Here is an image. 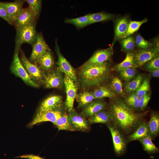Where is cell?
<instances>
[{
	"label": "cell",
	"mask_w": 159,
	"mask_h": 159,
	"mask_svg": "<svg viewBox=\"0 0 159 159\" xmlns=\"http://www.w3.org/2000/svg\"><path fill=\"white\" fill-rule=\"evenodd\" d=\"M112 117V124L123 135H130L143 121V115L135 112L125 102L119 100L113 102L110 110Z\"/></svg>",
	"instance_id": "obj_1"
},
{
	"label": "cell",
	"mask_w": 159,
	"mask_h": 159,
	"mask_svg": "<svg viewBox=\"0 0 159 159\" xmlns=\"http://www.w3.org/2000/svg\"><path fill=\"white\" fill-rule=\"evenodd\" d=\"M109 68L106 62L101 64H84L80 68L79 75L81 82L85 87L97 85L108 77Z\"/></svg>",
	"instance_id": "obj_2"
},
{
	"label": "cell",
	"mask_w": 159,
	"mask_h": 159,
	"mask_svg": "<svg viewBox=\"0 0 159 159\" xmlns=\"http://www.w3.org/2000/svg\"><path fill=\"white\" fill-rule=\"evenodd\" d=\"M35 22L16 29L15 49L19 50L21 45L24 43L33 44L36 41L37 34Z\"/></svg>",
	"instance_id": "obj_3"
},
{
	"label": "cell",
	"mask_w": 159,
	"mask_h": 159,
	"mask_svg": "<svg viewBox=\"0 0 159 159\" xmlns=\"http://www.w3.org/2000/svg\"><path fill=\"white\" fill-rule=\"evenodd\" d=\"M19 51L15 50L10 67L11 72L15 75L20 78L26 84L35 87H38V84L31 79L22 65L19 57Z\"/></svg>",
	"instance_id": "obj_4"
},
{
	"label": "cell",
	"mask_w": 159,
	"mask_h": 159,
	"mask_svg": "<svg viewBox=\"0 0 159 159\" xmlns=\"http://www.w3.org/2000/svg\"><path fill=\"white\" fill-rule=\"evenodd\" d=\"M106 125L111 133L116 155L120 156L124 155L126 151L127 140L124 135L112 124Z\"/></svg>",
	"instance_id": "obj_5"
},
{
	"label": "cell",
	"mask_w": 159,
	"mask_h": 159,
	"mask_svg": "<svg viewBox=\"0 0 159 159\" xmlns=\"http://www.w3.org/2000/svg\"><path fill=\"white\" fill-rule=\"evenodd\" d=\"M55 44V50L58 57L57 64L59 69L77 83V80L75 69L61 53L57 40Z\"/></svg>",
	"instance_id": "obj_6"
},
{
	"label": "cell",
	"mask_w": 159,
	"mask_h": 159,
	"mask_svg": "<svg viewBox=\"0 0 159 159\" xmlns=\"http://www.w3.org/2000/svg\"><path fill=\"white\" fill-rule=\"evenodd\" d=\"M158 56L159 49L154 47L147 49H139L134 53V67L135 68L140 67Z\"/></svg>",
	"instance_id": "obj_7"
},
{
	"label": "cell",
	"mask_w": 159,
	"mask_h": 159,
	"mask_svg": "<svg viewBox=\"0 0 159 159\" xmlns=\"http://www.w3.org/2000/svg\"><path fill=\"white\" fill-rule=\"evenodd\" d=\"M69 124L73 131H86L89 130V122L83 114L72 109L68 115Z\"/></svg>",
	"instance_id": "obj_8"
},
{
	"label": "cell",
	"mask_w": 159,
	"mask_h": 159,
	"mask_svg": "<svg viewBox=\"0 0 159 159\" xmlns=\"http://www.w3.org/2000/svg\"><path fill=\"white\" fill-rule=\"evenodd\" d=\"M42 82L47 88H60L64 83V79L60 71L58 69L43 74Z\"/></svg>",
	"instance_id": "obj_9"
},
{
	"label": "cell",
	"mask_w": 159,
	"mask_h": 159,
	"mask_svg": "<svg viewBox=\"0 0 159 159\" xmlns=\"http://www.w3.org/2000/svg\"><path fill=\"white\" fill-rule=\"evenodd\" d=\"M62 109L38 111L29 125L32 126L38 123L47 121L55 122L63 113Z\"/></svg>",
	"instance_id": "obj_10"
},
{
	"label": "cell",
	"mask_w": 159,
	"mask_h": 159,
	"mask_svg": "<svg viewBox=\"0 0 159 159\" xmlns=\"http://www.w3.org/2000/svg\"><path fill=\"white\" fill-rule=\"evenodd\" d=\"M20 61L26 71L33 81L37 83V82L42 81L43 75L42 71L37 65L32 63L22 51Z\"/></svg>",
	"instance_id": "obj_11"
},
{
	"label": "cell",
	"mask_w": 159,
	"mask_h": 159,
	"mask_svg": "<svg viewBox=\"0 0 159 159\" xmlns=\"http://www.w3.org/2000/svg\"><path fill=\"white\" fill-rule=\"evenodd\" d=\"M64 84L67 96L65 105L69 112L73 109L74 101L77 95V87L74 82L66 75L64 79Z\"/></svg>",
	"instance_id": "obj_12"
},
{
	"label": "cell",
	"mask_w": 159,
	"mask_h": 159,
	"mask_svg": "<svg viewBox=\"0 0 159 159\" xmlns=\"http://www.w3.org/2000/svg\"><path fill=\"white\" fill-rule=\"evenodd\" d=\"M32 46L29 59L31 62L35 63L38 59L50 49L41 34H37L36 40Z\"/></svg>",
	"instance_id": "obj_13"
},
{
	"label": "cell",
	"mask_w": 159,
	"mask_h": 159,
	"mask_svg": "<svg viewBox=\"0 0 159 159\" xmlns=\"http://www.w3.org/2000/svg\"><path fill=\"white\" fill-rule=\"evenodd\" d=\"M36 17L29 7L23 8L15 18L13 24L17 29L35 21Z\"/></svg>",
	"instance_id": "obj_14"
},
{
	"label": "cell",
	"mask_w": 159,
	"mask_h": 159,
	"mask_svg": "<svg viewBox=\"0 0 159 159\" xmlns=\"http://www.w3.org/2000/svg\"><path fill=\"white\" fill-rule=\"evenodd\" d=\"M113 45L107 49L98 50L85 63L87 64H95L105 62L112 55Z\"/></svg>",
	"instance_id": "obj_15"
},
{
	"label": "cell",
	"mask_w": 159,
	"mask_h": 159,
	"mask_svg": "<svg viewBox=\"0 0 159 159\" xmlns=\"http://www.w3.org/2000/svg\"><path fill=\"white\" fill-rule=\"evenodd\" d=\"M130 20L126 16L117 19L115 22L114 37L112 44L117 40L123 39L127 30Z\"/></svg>",
	"instance_id": "obj_16"
},
{
	"label": "cell",
	"mask_w": 159,
	"mask_h": 159,
	"mask_svg": "<svg viewBox=\"0 0 159 159\" xmlns=\"http://www.w3.org/2000/svg\"><path fill=\"white\" fill-rule=\"evenodd\" d=\"M62 104V98L61 96H51L42 102L38 111L61 109Z\"/></svg>",
	"instance_id": "obj_17"
},
{
	"label": "cell",
	"mask_w": 159,
	"mask_h": 159,
	"mask_svg": "<svg viewBox=\"0 0 159 159\" xmlns=\"http://www.w3.org/2000/svg\"><path fill=\"white\" fill-rule=\"evenodd\" d=\"M24 3L22 0H16L11 2H0V6L5 10L13 24L16 17L23 9Z\"/></svg>",
	"instance_id": "obj_18"
},
{
	"label": "cell",
	"mask_w": 159,
	"mask_h": 159,
	"mask_svg": "<svg viewBox=\"0 0 159 159\" xmlns=\"http://www.w3.org/2000/svg\"><path fill=\"white\" fill-rule=\"evenodd\" d=\"M35 64L42 71L52 70L54 66V61L51 49L48 50L40 57Z\"/></svg>",
	"instance_id": "obj_19"
},
{
	"label": "cell",
	"mask_w": 159,
	"mask_h": 159,
	"mask_svg": "<svg viewBox=\"0 0 159 159\" xmlns=\"http://www.w3.org/2000/svg\"><path fill=\"white\" fill-rule=\"evenodd\" d=\"M88 122L91 124L100 123L107 125L112 123V117L110 111L104 110L90 117Z\"/></svg>",
	"instance_id": "obj_20"
},
{
	"label": "cell",
	"mask_w": 159,
	"mask_h": 159,
	"mask_svg": "<svg viewBox=\"0 0 159 159\" xmlns=\"http://www.w3.org/2000/svg\"><path fill=\"white\" fill-rule=\"evenodd\" d=\"M105 103L103 101H92L84 107L83 114L85 116L90 117L96 113L105 110Z\"/></svg>",
	"instance_id": "obj_21"
},
{
	"label": "cell",
	"mask_w": 159,
	"mask_h": 159,
	"mask_svg": "<svg viewBox=\"0 0 159 159\" xmlns=\"http://www.w3.org/2000/svg\"><path fill=\"white\" fill-rule=\"evenodd\" d=\"M148 136L150 135L148 129L147 122L143 121L135 131L128 137V141L131 142L139 140Z\"/></svg>",
	"instance_id": "obj_22"
},
{
	"label": "cell",
	"mask_w": 159,
	"mask_h": 159,
	"mask_svg": "<svg viewBox=\"0 0 159 159\" xmlns=\"http://www.w3.org/2000/svg\"><path fill=\"white\" fill-rule=\"evenodd\" d=\"M147 122L150 136L153 139L157 136L159 132V115L156 113H151L150 119Z\"/></svg>",
	"instance_id": "obj_23"
},
{
	"label": "cell",
	"mask_w": 159,
	"mask_h": 159,
	"mask_svg": "<svg viewBox=\"0 0 159 159\" xmlns=\"http://www.w3.org/2000/svg\"><path fill=\"white\" fill-rule=\"evenodd\" d=\"M152 138L150 136H147L139 140L145 151L149 154L158 152L159 148L153 143Z\"/></svg>",
	"instance_id": "obj_24"
},
{
	"label": "cell",
	"mask_w": 159,
	"mask_h": 159,
	"mask_svg": "<svg viewBox=\"0 0 159 159\" xmlns=\"http://www.w3.org/2000/svg\"><path fill=\"white\" fill-rule=\"evenodd\" d=\"M90 24L94 23L110 20L113 18L114 15L110 13L100 12L88 14Z\"/></svg>",
	"instance_id": "obj_25"
},
{
	"label": "cell",
	"mask_w": 159,
	"mask_h": 159,
	"mask_svg": "<svg viewBox=\"0 0 159 159\" xmlns=\"http://www.w3.org/2000/svg\"><path fill=\"white\" fill-rule=\"evenodd\" d=\"M64 22L72 24L78 28H81L90 25L88 14L77 18L67 19Z\"/></svg>",
	"instance_id": "obj_26"
},
{
	"label": "cell",
	"mask_w": 159,
	"mask_h": 159,
	"mask_svg": "<svg viewBox=\"0 0 159 159\" xmlns=\"http://www.w3.org/2000/svg\"><path fill=\"white\" fill-rule=\"evenodd\" d=\"M95 99L105 97L112 98L115 95L112 91L105 86H100L95 90L92 93Z\"/></svg>",
	"instance_id": "obj_27"
},
{
	"label": "cell",
	"mask_w": 159,
	"mask_h": 159,
	"mask_svg": "<svg viewBox=\"0 0 159 159\" xmlns=\"http://www.w3.org/2000/svg\"><path fill=\"white\" fill-rule=\"evenodd\" d=\"M77 101L80 107H84L95 99L92 93L85 92L77 95Z\"/></svg>",
	"instance_id": "obj_28"
},
{
	"label": "cell",
	"mask_w": 159,
	"mask_h": 159,
	"mask_svg": "<svg viewBox=\"0 0 159 159\" xmlns=\"http://www.w3.org/2000/svg\"><path fill=\"white\" fill-rule=\"evenodd\" d=\"M134 53L132 52H128L127 53L125 59L115 67V69L119 71L124 69L129 68H134Z\"/></svg>",
	"instance_id": "obj_29"
},
{
	"label": "cell",
	"mask_w": 159,
	"mask_h": 159,
	"mask_svg": "<svg viewBox=\"0 0 159 159\" xmlns=\"http://www.w3.org/2000/svg\"><path fill=\"white\" fill-rule=\"evenodd\" d=\"M53 124L56 126L59 130L73 131L68 121V115L65 112H63L60 117Z\"/></svg>",
	"instance_id": "obj_30"
},
{
	"label": "cell",
	"mask_w": 159,
	"mask_h": 159,
	"mask_svg": "<svg viewBox=\"0 0 159 159\" xmlns=\"http://www.w3.org/2000/svg\"><path fill=\"white\" fill-rule=\"evenodd\" d=\"M148 21V19L145 18L140 21H133L130 20L129 22L127 31L124 38L132 35L137 32L140 26Z\"/></svg>",
	"instance_id": "obj_31"
},
{
	"label": "cell",
	"mask_w": 159,
	"mask_h": 159,
	"mask_svg": "<svg viewBox=\"0 0 159 159\" xmlns=\"http://www.w3.org/2000/svg\"><path fill=\"white\" fill-rule=\"evenodd\" d=\"M143 80V77L138 75L134 79L127 83L125 85V91L127 92L130 93L138 89Z\"/></svg>",
	"instance_id": "obj_32"
},
{
	"label": "cell",
	"mask_w": 159,
	"mask_h": 159,
	"mask_svg": "<svg viewBox=\"0 0 159 159\" xmlns=\"http://www.w3.org/2000/svg\"><path fill=\"white\" fill-rule=\"evenodd\" d=\"M120 40L122 49L127 52H132L135 46L134 37L132 35Z\"/></svg>",
	"instance_id": "obj_33"
},
{
	"label": "cell",
	"mask_w": 159,
	"mask_h": 159,
	"mask_svg": "<svg viewBox=\"0 0 159 159\" xmlns=\"http://www.w3.org/2000/svg\"><path fill=\"white\" fill-rule=\"evenodd\" d=\"M134 38L135 45L139 49H145L153 47L152 43L145 39L139 34L137 35Z\"/></svg>",
	"instance_id": "obj_34"
},
{
	"label": "cell",
	"mask_w": 159,
	"mask_h": 159,
	"mask_svg": "<svg viewBox=\"0 0 159 159\" xmlns=\"http://www.w3.org/2000/svg\"><path fill=\"white\" fill-rule=\"evenodd\" d=\"M28 4L29 7L36 17L40 12L42 5L41 0H26L25 1Z\"/></svg>",
	"instance_id": "obj_35"
},
{
	"label": "cell",
	"mask_w": 159,
	"mask_h": 159,
	"mask_svg": "<svg viewBox=\"0 0 159 159\" xmlns=\"http://www.w3.org/2000/svg\"><path fill=\"white\" fill-rule=\"evenodd\" d=\"M110 87L114 92L122 95L124 93L122 88V84L121 80L115 77L113 78L110 83Z\"/></svg>",
	"instance_id": "obj_36"
},
{
	"label": "cell",
	"mask_w": 159,
	"mask_h": 159,
	"mask_svg": "<svg viewBox=\"0 0 159 159\" xmlns=\"http://www.w3.org/2000/svg\"><path fill=\"white\" fill-rule=\"evenodd\" d=\"M119 72L121 77L125 80L128 81L133 78L136 74L135 68L129 67L123 69Z\"/></svg>",
	"instance_id": "obj_37"
},
{
	"label": "cell",
	"mask_w": 159,
	"mask_h": 159,
	"mask_svg": "<svg viewBox=\"0 0 159 159\" xmlns=\"http://www.w3.org/2000/svg\"><path fill=\"white\" fill-rule=\"evenodd\" d=\"M139 100V98L134 94L126 98L125 104L134 110H136L138 108Z\"/></svg>",
	"instance_id": "obj_38"
},
{
	"label": "cell",
	"mask_w": 159,
	"mask_h": 159,
	"mask_svg": "<svg viewBox=\"0 0 159 159\" xmlns=\"http://www.w3.org/2000/svg\"><path fill=\"white\" fill-rule=\"evenodd\" d=\"M150 88V85L148 80H143L142 84L136 90L135 94L139 98L143 96L147 93Z\"/></svg>",
	"instance_id": "obj_39"
},
{
	"label": "cell",
	"mask_w": 159,
	"mask_h": 159,
	"mask_svg": "<svg viewBox=\"0 0 159 159\" xmlns=\"http://www.w3.org/2000/svg\"><path fill=\"white\" fill-rule=\"evenodd\" d=\"M145 64L146 68L150 71L159 69V56L153 58Z\"/></svg>",
	"instance_id": "obj_40"
},
{
	"label": "cell",
	"mask_w": 159,
	"mask_h": 159,
	"mask_svg": "<svg viewBox=\"0 0 159 159\" xmlns=\"http://www.w3.org/2000/svg\"><path fill=\"white\" fill-rule=\"evenodd\" d=\"M150 99V96L146 94L139 98L138 108L143 110L147 106Z\"/></svg>",
	"instance_id": "obj_41"
},
{
	"label": "cell",
	"mask_w": 159,
	"mask_h": 159,
	"mask_svg": "<svg viewBox=\"0 0 159 159\" xmlns=\"http://www.w3.org/2000/svg\"><path fill=\"white\" fill-rule=\"evenodd\" d=\"M0 17L6 21L11 25L13 24V22L5 10L0 6Z\"/></svg>",
	"instance_id": "obj_42"
},
{
	"label": "cell",
	"mask_w": 159,
	"mask_h": 159,
	"mask_svg": "<svg viewBox=\"0 0 159 159\" xmlns=\"http://www.w3.org/2000/svg\"><path fill=\"white\" fill-rule=\"evenodd\" d=\"M16 158H25L29 159H45L44 158L41 157L38 155H35L33 154L23 155L16 157Z\"/></svg>",
	"instance_id": "obj_43"
},
{
	"label": "cell",
	"mask_w": 159,
	"mask_h": 159,
	"mask_svg": "<svg viewBox=\"0 0 159 159\" xmlns=\"http://www.w3.org/2000/svg\"><path fill=\"white\" fill-rule=\"evenodd\" d=\"M152 75L154 77H159V69L151 71Z\"/></svg>",
	"instance_id": "obj_44"
}]
</instances>
